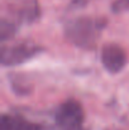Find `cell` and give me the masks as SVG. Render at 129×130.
Here are the masks:
<instances>
[{"mask_svg": "<svg viewBox=\"0 0 129 130\" xmlns=\"http://www.w3.org/2000/svg\"><path fill=\"white\" fill-rule=\"evenodd\" d=\"M8 10L18 22L31 23L39 17L38 0H6Z\"/></svg>", "mask_w": 129, "mask_h": 130, "instance_id": "4", "label": "cell"}, {"mask_svg": "<svg viewBox=\"0 0 129 130\" xmlns=\"http://www.w3.org/2000/svg\"><path fill=\"white\" fill-rule=\"evenodd\" d=\"M17 23L14 20L3 18L1 19V24H0V38L3 42L10 39L15 33H17Z\"/></svg>", "mask_w": 129, "mask_h": 130, "instance_id": "7", "label": "cell"}, {"mask_svg": "<svg viewBox=\"0 0 129 130\" xmlns=\"http://www.w3.org/2000/svg\"><path fill=\"white\" fill-rule=\"evenodd\" d=\"M42 48L32 42H20L11 45H3L0 59L3 66H17L37 56Z\"/></svg>", "mask_w": 129, "mask_h": 130, "instance_id": "2", "label": "cell"}, {"mask_svg": "<svg viewBox=\"0 0 129 130\" xmlns=\"http://www.w3.org/2000/svg\"><path fill=\"white\" fill-rule=\"evenodd\" d=\"M105 25V20L81 17L76 18L67 23L65 33L67 39L75 45L85 49H92L101 34V30Z\"/></svg>", "mask_w": 129, "mask_h": 130, "instance_id": "1", "label": "cell"}, {"mask_svg": "<svg viewBox=\"0 0 129 130\" xmlns=\"http://www.w3.org/2000/svg\"><path fill=\"white\" fill-rule=\"evenodd\" d=\"M111 10L117 14L129 10V0H114L111 5Z\"/></svg>", "mask_w": 129, "mask_h": 130, "instance_id": "8", "label": "cell"}, {"mask_svg": "<svg viewBox=\"0 0 129 130\" xmlns=\"http://www.w3.org/2000/svg\"><path fill=\"white\" fill-rule=\"evenodd\" d=\"M0 130H42V126L22 116L4 114L0 120Z\"/></svg>", "mask_w": 129, "mask_h": 130, "instance_id": "6", "label": "cell"}, {"mask_svg": "<svg viewBox=\"0 0 129 130\" xmlns=\"http://www.w3.org/2000/svg\"><path fill=\"white\" fill-rule=\"evenodd\" d=\"M89 3V0H72L71 1V6L72 8H81Z\"/></svg>", "mask_w": 129, "mask_h": 130, "instance_id": "9", "label": "cell"}, {"mask_svg": "<svg viewBox=\"0 0 129 130\" xmlns=\"http://www.w3.org/2000/svg\"><path fill=\"white\" fill-rule=\"evenodd\" d=\"M127 56L123 48L118 44L108 43L101 49V63L110 73H118L125 66Z\"/></svg>", "mask_w": 129, "mask_h": 130, "instance_id": "5", "label": "cell"}, {"mask_svg": "<svg viewBox=\"0 0 129 130\" xmlns=\"http://www.w3.org/2000/svg\"><path fill=\"white\" fill-rule=\"evenodd\" d=\"M84 109L76 100L65 101L56 111V123L61 130H79L84 123Z\"/></svg>", "mask_w": 129, "mask_h": 130, "instance_id": "3", "label": "cell"}]
</instances>
